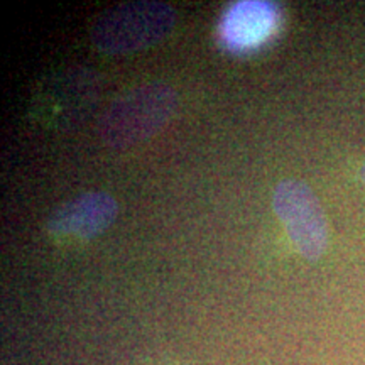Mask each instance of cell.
<instances>
[{
    "label": "cell",
    "mask_w": 365,
    "mask_h": 365,
    "mask_svg": "<svg viewBox=\"0 0 365 365\" xmlns=\"http://www.w3.org/2000/svg\"><path fill=\"white\" fill-rule=\"evenodd\" d=\"M178 105L180 97L176 90L164 81L134 86L105 108L98 120V137L107 148H132L170 124Z\"/></svg>",
    "instance_id": "1"
},
{
    "label": "cell",
    "mask_w": 365,
    "mask_h": 365,
    "mask_svg": "<svg viewBox=\"0 0 365 365\" xmlns=\"http://www.w3.org/2000/svg\"><path fill=\"white\" fill-rule=\"evenodd\" d=\"M175 7L156 0L118 4L105 11L90 29V41L108 56L130 54L163 43L175 29Z\"/></svg>",
    "instance_id": "2"
},
{
    "label": "cell",
    "mask_w": 365,
    "mask_h": 365,
    "mask_svg": "<svg viewBox=\"0 0 365 365\" xmlns=\"http://www.w3.org/2000/svg\"><path fill=\"white\" fill-rule=\"evenodd\" d=\"M272 208L301 257L318 261L328 247V222L309 185L291 178L279 181L272 193Z\"/></svg>",
    "instance_id": "3"
},
{
    "label": "cell",
    "mask_w": 365,
    "mask_h": 365,
    "mask_svg": "<svg viewBox=\"0 0 365 365\" xmlns=\"http://www.w3.org/2000/svg\"><path fill=\"white\" fill-rule=\"evenodd\" d=\"M118 203L107 191H85L66 200L46 220V230L59 239L90 240L115 222Z\"/></svg>",
    "instance_id": "4"
},
{
    "label": "cell",
    "mask_w": 365,
    "mask_h": 365,
    "mask_svg": "<svg viewBox=\"0 0 365 365\" xmlns=\"http://www.w3.org/2000/svg\"><path fill=\"white\" fill-rule=\"evenodd\" d=\"M97 97V78L90 70L73 68L48 81V86L41 91L39 113H44L54 124L63 120L76 122V117L88 110Z\"/></svg>",
    "instance_id": "5"
},
{
    "label": "cell",
    "mask_w": 365,
    "mask_h": 365,
    "mask_svg": "<svg viewBox=\"0 0 365 365\" xmlns=\"http://www.w3.org/2000/svg\"><path fill=\"white\" fill-rule=\"evenodd\" d=\"M277 9L269 2L244 0L228 9L222 21V39L240 51L261 44L276 27Z\"/></svg>",
    "instance_id": "6"
},
{
    "label": "cell",
    "mask_w": 365,
    "mask_h": 365,
    "mask_svg": "<svg viewBox=\"0 0 365 365\" xmlns=\"http://www.w3.org/2000/svg\"><path fill=\"white\" fill-rule=\"evenodd\" d=\"M360 178H362V182H364V186H365V161L362 164V168H360Z\"/></svg>",
    "instance_id": "7"
}]
</instances>
